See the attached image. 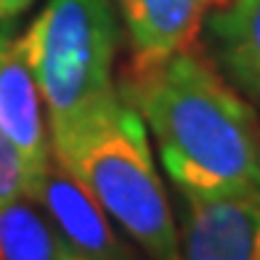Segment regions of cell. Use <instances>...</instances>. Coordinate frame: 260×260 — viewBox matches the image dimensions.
<instances>
[{"label": "cell", "instance_id": "cell-1", "mask_svg": "<svg viewBox=\"0 0 260 260\" xmlns=\"http://www.w3.org/2000/svg\"><path fill=\"white\" fill-rule=\"evenodd\" d=\"M120 96L154 136L181 194L260 191V114L194 48L130 69Z\"/></svg>", "mask_w": 260, "mask_h": 260}, {"label": "cell", "instance_id": "cell-2", "mask_svg": "<svg viewBox=\"0 0 260 260\" xmlns=\"http://www.w3.org/2000/svg\"><path fill=\"white\" fill-rule=\"evenodd\" d=\"M51 154L149 260H181L178 226L154 165L149 130L122 96L64 138L51 141Z\"/></svg>", "mask_w": 260, "mask_h": 260}, {"label": "cell", "instance_id": "cell-3", "mask_svg": "<svg viewBox=\"0 0 260 260\" xmlns=\"http://www.w3.org/2000/svg\"><path fill=\"white\" fill-rule=\"evenodd\" d=\"M117 16L109 0H48L19 38L40 90L51 141L120 96L114 85Z\"/></svg>", "mask_w": 260, "mask_h": 260}, {"label": "cell", "instance_id": "cell-4", "mask_svg": "<svg viewBox=\"0 0 260 260\" xmlns=\"http://www.w3.org/2000/svg\"><path fill=\"white\" fill-rule=\"evenodd\" d=\"M181 199V260H260V191Z\"/></svg>", "mask_w": 260, "mask_h": 260}, {"label": "cell", "instance_id": "cell-5", "mask_svg": "<svg viewBox=\"0 0 260 260\" xmlns=\"http://www.w3.org/2000/svg\"><path fill=\"white\" fill-rule=\"evenodd\" d=\"M35 202L51 218L56 231L80 260H138L120 231L112 226V218L88 194L72 173L53 154L35 188Z\"/></svg>", "mask_w": 260, "mask_h": 260}, {"label": "cell", "instance_id": "cell-6", "mask_svg": "<svg viewBox=\"0 0 260 260\" xmlns=\"http://www.w3.org/2000/svg\"><path fill=\"white\" fill-rule=\"evenodd\" d=\"M130 43V69L191 51L205 21L229 0H114Z\"/></svg>", "mask_w": 260, "mask_h": 260}, {"label": "cell", "instance_id": "cell-7", "mask_svg": "<svg viewBox=\"0 0 260 260\" xmlns=\"http://www.w3.org/2000/svg\"><path fill=\"white\" fill-rule=\"evenodd\" d=\"M0 130L35 165H48L51 136L45 106L11 24H0Z\"/></svg>", "mask_w": 260, "mask_h": 260}, {"label": "cell", "instance_id": "cell-8", "mask_svg": "<svg viewBox=\"0 0 260 260\" xmlns=\"http://www.w3.org/2000/svg\"><path fill=\"white\" fill-rule=\"evenodd\" d=\"M205 40L223 77L260 106V0H229L205 21Z\"/></svg>", "mask_w": 260, "mask_h": 260}, {"label": "cell", "instance_id": "cell-9", "mask_svg": "<svg viewBox=\"0 0 260 260\" xmlns=\"http://www.w3.org/2000/svg\"><path fill=\"white\" fill-rule=\"evenodd\" d=\"M72 250L35 199L0 205V260H67Z\"/></svg>", "mask_w": 260, "mask_h": 260}, {"label": "cell", "instance_id": "cell-10", "mask_svg": "<svg viewBox=\"0 0 260 260\" xmlns=\"http://www.w3.org/2000/svg\"><path fill=\"white\" fill-rule=\"evenodd\" d=\"M45 165H35L3 130H0V205L35 197Z\"/></svg>", "mask_w": 260, "mask_h": 260}, {"label": "cell", "instance_id": "cell-11", "mask_svg": "<svg viewBox=\"0 0 260 260\" xmlns=\"http://www.w3.org/2000/svg\"><path fill=\"white\" fill-rule=\"evenodd\" d=\"M32 3L35 0H0V24H11V21L19 19Z\"/></svg>", "mask_w": 260, "mask_h": 260}, {"label": "cell", "instance_id": "cell-12", "mask_svg": "<svg viewBox=\"0 0 260 260\" xmlns=\"http://www.w3.org/2000/svg\"><path fill=\"white\" fill-rule=\"evenodd\" d=\"M67 260H80V257H75V255H72V257H67Z\"/></svg>", "mask_w": 260, "mask_h": 260}]
</instances>
